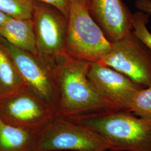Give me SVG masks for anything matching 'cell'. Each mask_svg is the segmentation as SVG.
I'll return each instance as SVG.
<instances>
[{"label":"cell","mask_w":151,"mask_h":151,"mask_svg":"<svg viewBox=\"0 0 151 151\" xmlns=\"http://www.w3.org/2000/svg\"><path fill=\"white\" fill-rule=\"evenodd\" d=\"M52 6L34 1L32 21L38 52L49 56L61 53L64 45V27L61 16Z\"/></svg>","instance_id":"cell-9"},{"label":"cell","mask_w":151,"mask_h":151,"mask_svg":"<svg viewBox=\"0 0 151 151\" xmlns=\"http://www.w3.org/2000/svg\"><path fill=\"white\" fill-rule=\"evenodd\" d=\"M26 86L0 38V98Z\"/></svg>","instance_id":"cell-13"},{"label":"cell","mask_w":151,"mask_h":151,"mask_svg":"<svg viewBox=\"0 0 151 151\" xmlns=\"http://www.w3.org/2000/svg\"><path fill=\"white\" fill-rule=\"evenodd\" d=\"M87 76L104 97L128 111L136 93L145 88L118 71L98 62L88 63Z\"/></svg>","instance_id":"cell-8"},{"label":"cell","mask_w":151,"mask_h":151,"mask_svg":"<svg viewBox=\"0 0 151 151\" xmlns=\"http://www.w3.org/2000/svg\"><path fill=\"white\" fill-rule=\"evenodd\" d=\"M129 111L142 118L151 119V85L136 93Z\"/></svg>","instance_id":"cell-15"},{"label":"cell","mask_w":151,"mask_h":151,"mask_svg":"<svg viewBox=\"0 0 151 151\" xmlns=\"http://www.w3.org/2000/svg\"><path fill=\"white\" fill-rule=\"evenodd\" d=\"M87 7L111 43L132 31L133 15L122 0H88Z\"/></svg>","instance_id":"cell-10"},{"label":"cell","mask_w":151,"mask_h":151,"mask_svg":"<svg viewBox=\"0 0 151 151\" xmlns=\"http://www.w3.org/2000/svg\"><path fill=\"white\" fill-rule=\"evenodd\" d=\"M37 135L0 120V151H36Z\"/></svg>","instance_id":"cell-12"},{"label":"cell","mask_w":151,"mask_h":151,"mask_svg":"<svg viewBox=\"0 0 151 151\" xmlns=\"http://www.w3.org/2000/svg\"><path fill=\"white\" fill-rule=\"evenodd\" d=\"M55 116L53 110L26 86L0 98V120L36 134Z\"/></svg>","instance_id":"cell-5"},{"label":"cell","mask_w":151,"mask_h":151,"mask_svg":"<svg viewBox=\"0 0 151 151\" xmlns=\"http://www.w3.org/2000/svg\"><path fill=\"white\" fill-rule=\"evenodd\" d=\"M67 119L104 137L111 151H151V119L124 110H111Z\"/></svg>","instance_id":"cell-2"},{"label":"cell","mask_w":151,"mask_h":151,"mask_svg":"<svg viewBox=\"0 0 151 151\" xmlns=\"http://www.w3.org/2000/svg\"><path fill=\"white\" fill-rule=\"evenodd\" d=\"M128 77L144 87L151 85V53L132 32L111 43L110 51L98 62Z\"/></svg>","instance_id":"cell-6"},{"label":"cell","mask_w":151,"mask_h":151,"mask_svg":"<svg viewBox=\"0 0 151 151\" xmlns=\"http://www.w3.org/2000/svg\"><path fill=\"white\" fill-rule=\"evenodd\" d=\"M33 4L32 0H0V11L14 19L30 20Z\"/></svg>","instance_id":"cell-14"},{"label":"cell","mask_w":151,"mask_h":151,"mask_svg":"<svg viewBox=\"0 0 151 151\" xmlns=\"http://www.w3.org/2000/svg\"><path fill=\"white\" fill-rule=\"evenodd\" d=\"M60 150L106 151L110 146L93 130L55 115L37 135L36 151Z\"/></svg>","instance_id":"cell-4"},{"label":"cell","mask_w":151,"mask_h":151,"mask_svg":"<svg viewBox=\"0 0 151 151\" xmlns=\"http://www.w3.org/2000/svg\"><path fill=\"white\" fill-rule=\"evenodd\" d=\"M44 2L52 6L58 11L65 18L67 19L69 12V0H32Z\"/></svg>","instance_id":"cell-17"},{"label":"cell","mask_w":151,"mask_h":151,"mask_svg":"<svg viewBox=\"0 0 151 151\" xmlns=\"http://www.w3.org/2000/svg\"><path fill=\"white\" fill-rule=\"evenodd\" d=\"M0 37L33 55L38 54L31 19H16L11 17L0 27Z\"/></svg>","instance_id":"cell-11"},{"label":"cell","mask_w":151,"mask_h":151,"mask_svg":"<svg viewBox=\"0 0 151 151\" xmlns=\"http://www.w3.org/2000/svg\"><path fill=\"white\" fill-rule=\"evenodd\" d=\"M11 17L8 16L2 12L0 11V27H2V25L7 22Z\"/></svg>","instance_id":"cell-19"},{"label":"cell","mask_w":151,"mask_h":151,"mask_svg":"<svg viewBox=\"0 0 151 151\" xmlns=\"http://www.w3.org/2000/svg\"><path fill=\"white\" fill-rule=\"evenodd\" d=\"M0 38L26 87L56 114L59 103V90L55 77L50 75L32 54Z\"/></svg>","instance_id":"cell-7"},{"label":"cell","mask_w":151,"mask_h":151,"mask_svg":"<svg viewBox=\"0 0 151 151\" xmlns=\"http://www.w3.org/2000/svg\"><path fill=\"white\" fill-rule=\"evenodd\" d=\"M88 63L72 59L63 65L55 77L59 90L56 116L69 118L122 110L101 95L88 80Z\"/></svg>","instance_id":"cell-1"},{"label":"cell","mask_w":151,"mask_h":151,"mask_svg":"<svg viewBox=\"0 0 151 151\" xmlns=\"http://www.w3.org/2000/svg\"><path fill=\"white\" fill-rule=\"evenodd\" d=\"M148 16L142 12L133 14L132 32L150 50L151 53V33L147 27Z\"/></svg>","instance_id":"cell-16"},{"label":"cell","mask_w":151,"mask_h":151,"mask_svg":"<svg viewBox=\"0 0 151 151\" xmlns=\"http://www.w3.org/2000/svg\"><path fill=\"white\" fill-rule=\"evenodd\" d=\"M88 0H69L66 47L73 59L99 62L108 53L111 43L92 19Z\"/></svg>","instance_id":"cell-3"},{"label":"cell","mask_w":151,"mask_h":151,"mask_svg":"<svg viewBox=\"0 0 151 151\" xmlns=\"http://www.w3.org/2000/svg\"><path fill=\"white\" fill-rule=\"evenodd\" d=\"M136 6L140 11L151 14V0H137Z\"/></svg>","instance_id":"cell-18"}]
</instances>
